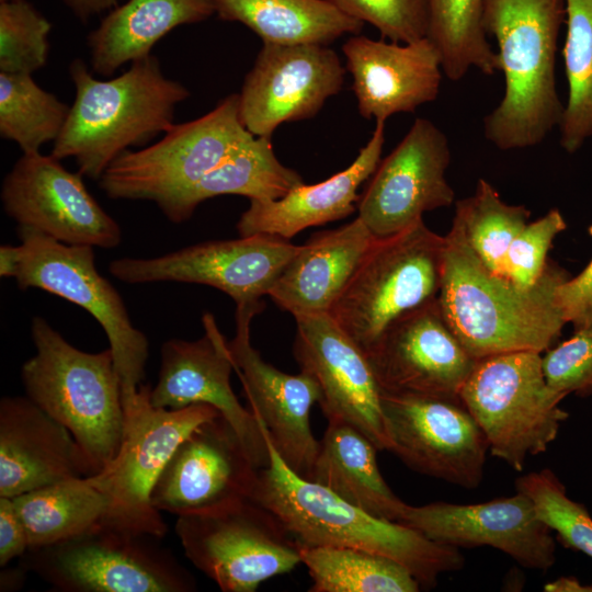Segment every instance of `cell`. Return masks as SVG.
Wrapping results in <instances>:
<instances>
[{
  "label": "cell",
  "instance_id": "6da1fadb",
  "mask_svg": "<svg viewBox=\"0 0 592 592\" xmlns=\"http://www.w3.org/2000/svg\"><path fill=\"white\" fill-rule=\"evenodd\" d=\"M568 277L550 262L530 288L492 273L468 246L454 217L445 235L439 301L451 330L474 358L521 351L543 354L566 325L555 293Z\"/></svg>",
  "mask_w": 592,
  "mask_h": 592
},
{
  "label": "cell",
  "instance_id": "7a4b0ae2",
  "mask_svg": "<svg viewBox=\"0 0 592 592\" xmlns=\"http://www.w3.org/2000/svg\"><path fill=\"white\" fill-rule=\"evenodd\" d=\"M261 430L270 459L258 469L249 498L274 513L299 545L351 547L389 557L407 567L425 589L436 587L442 574L464 568L459 548L374 516L296 474Z\"/></svg>",
  "mask_w": 592,
  "mask_h": 592
},
{
  "label": "cell",
  "instance_id": "3957f363",
  "mask_svg": "<svg viewBox=\"0 0 592 592\" xmlns=\"http://www.w3.org/2000/svg\"><path fill=\"white\" fill-rule=\"evenodd\" d=\"M69 73L75 99L50 155L73 158L78 172L93 180L132 147L168 132L178 104L190 96L181 82L163 75L152 54L107 80L94 77L80 59Z\"/></svg>",
  "mask_w": 592,
  "mask_h": 592
},
{
  "label": "cell",
  "instance_id": "277c9868",
  "mask_svg": "<svg viewBox=\"0 0 592 592\" xmlns=\"http://www.w3.org/2000/svg\"><path fill=\"white\" fill-rule=\"evenodd\" d=\"M565 20V0H483V27L497 42L504 78L503 96L483 119L498 149L535 147L558 127L556 54Z\"/></svg>",
  "mask_w": 592,
  "mask_h": 592
},
{
  "label": "cell",
  "instance_id": "5b68a950",
  "mask_svg": "<svg viewBox=\"0 0 592 592\" xmlns=\"http://www.w3.org/2000/svg\"><path fill=\"white\" fill-rule=\"evenodd\" d=\"M31 335L35 354L21 367L26 396L70 431L99 473L116 455L125 426L112 351H81L39 316Z\"/></svg>",
  "mask_w": 592,
  "mask_h": 592
},
{
  "label": "cell",
  "instance_id": "8992f818",
  "mask_svg": "<svg viewBox=\"0 0 592 592\" xmlns=\"http://www.w3.org/2000/svg\"><path fill=\"white\" fill-rule=\"evenodd\" d=\"M445 236L423 219L373 240L329 315L364 352L399 317L439 297Z\"/></svg>",
  "mask_w": 592,
  "mask_h": 592
},
{
  "label": "cell",
  "instance_id": "52a82bcc",
  "mask_svg": "<svg viewBox=\"0 0 592 592\" xmlns=\"http://www.w3.org/2000/svg\"><path fill=\"white\" fill-rule=\"evenodd\" d=\"M566 397L547 384L543 355L532 351L478 360L460 391L491 455L515 471L556 440L569 418L560 407Z\"/></svg>",
  "mask_w": 592,
  "mask_h": 592
},
{
  "label": "cell",
  "instance_id": "ba28073f",
  "mask_svg": "<svg viewBox=\"0 0 592 592\" xmlns=\"http://www.w3.org/2000/svg\"><path fill=\"white\" fill-rule=\"evenodd\" d=\"M150 389L143 384L124 406L119 448L107 465L89 478L107 501L102 524L161 539L167 525L151 504L152 489L178 445L200 424L221 414L206 403L182 409L153 407Z\"/></svg>",
  "mask_w": 592,
  "mask_h": 592
},
{
  "label": "cell",
  "instance_id": "9c48e42d",
  "mask_svg": "<svg viewBox=\"0 0 592 592\" xmlns=\"http://www.w3.org/2000/svg\"><path fill=\"white\" fill-rule=\"evenodd\" d=\"M160 538L102 523L61 542L29 548L25 566L64 592H191L193 576Z\"/></svg>",
  "mask_w": 592,
  "mask_h": 592
},
{
  "label": "cell",
  "instance_id": "30bf717a",
  "mask_svg": "<svg viewBox=\"0 0 592 592\" xmlns=\"http://www.w3.org/2000/svg\"><path fill=\"white\" fill-rule=\"evenodd\" d=\"M18 235L21 259L14 280L19 288L54 294L98 321L113 354L125 406L145 379L149 342L134 326L119 293L98 272L93 247L62 243L26 227H18Z\"/></svg>",
  "mask_w": 592,
  "mask_h": 592
},
{
  "label": "cell",
  "instance_id": "8fae6325",
  "mask_svg": "<svg viewBox=\"0 0 592 592\" xmlns=\"http://www.w3.org/2000/svg\"><path fill=\"white\" fill-rule=\"evenodd\" d=\"M251 136L232 93L205 115L174 124L155 144L122 153L99 186L112 200L150 201L163 212Z\"/></svg>",
  "mask_w": 592,
  "mask_h": 592
},
{
  "label": "cell",
  "instance_id": "7c38bea8",
  "mask_svg": "<svg viewBox=\"0 0 592 592\" xmlns=\"http://www.w3.org/2000/svg\"><path fill=\"white\" fill-rule=\"evenodd\" d=\"M186 558L224 592H253L299 563V544L270 510L243 498L179 515Z\"/></svg>",
  "mask_w": 592,
  "mask_h": 592
},
{
  "label": "cell",
  "instance_id": "4fadbf2b",
  "mask_svg": "<svg viewBox=\"0 0 592 592\" xmlns=\"http://www.w3.org/2000/svg\"><path fill=\"white\" fill-rule=\"evenodd\" d=\"M388 451L410 469L477 488L489 445L460 399L382 391Z\"/></svg>",
  "mask_w": 592,
  "mask_h": 592
},
{
  "label": "cell",
  "instance_id": "5bb4252c",
  "mask_svg": "<svg viewBox=\"0 0 592 592\" xmlns=\"http://www.w3.org/2000/svg\"><path fill=\"white\" fill-rule=\"evenodd\" d=\"M299 248L276 236H240L192 244L156 258L116 259L109 264V271L128 284L207 285L241 306L262 301Z\"/></svg>",
  "mask_w": 592,
  "mask_h": 592
},
{
  "label": "cell",
  "instance_id": "9a60e30c",
  "mask_svg": "<svg viewBox=\"0 0 592 592\" xmlns=\"http://www.w3.org/2000/svg\"><path fill=\"white\" fill-rule=\"evenodd\" d=\"M82 174L41 152L22 153L2 181L3 210L18 227L73 246L115 248L122 229L88 191Z\"/></svg>",
  "mask_w": 592,
  "mask_h": 592
},
{
  "label": "cell",
  "instance_id": "2e32d148",
  "mask_svg": "<svg viewBox=\"0 0 592 592\" xmlns=\"http://www.w3.org/2000/svg\"><path fill=\"white\" fill-rule=\"evenodd\" d=\"M447 136L430 119L417 118L395 149L379 161L357 202L360 217L376 238L395 235L426 212L455 203L446 179Z\"/></svg>",
  "mask_w": 592,
  "mask_h": 592
},
{
  "label": "cell",
  "instance_id": "e0dca14e",
  "mask_svg": "<svg viewBox=\"0 0 592 592\" xmlns=\"http://www.w3.org/2000/svg\"><path fill=\"white\" fill-rule=\"evenodd\" d=\"M264 303L236 306V334L228 341L244 396L260 426L286 465L306 478L319 451L310 411L321 394L314 377L284 373L265 362L251 343V322Z\"/></svg>",
  "mask_w": 592,
  "mask_h": 592
},
{
  "label": "cell",
  "instance_id": "ac0fdd59",
  "mask_svg": "<svg viewBox=\"0 0 592 592\" xmlns=\"http://www.w3.org/2000/svg\"><path fill=\"white\" fill-rule=\"evenodd\" d=\"M345 68L327 45L263 44L239 94V114L254 136L314 117L344 82Z\"/></svg>",
  "mask_w": 592,
  "mask_h": 592
},
{
  "label": "cell",
  "instance_id": "d6986e66",
  "mask_svg": "<svg viewBox=\"0 0 592 592\" xmlns=\"http://www.w3.org/2000/svg\"><path fill=\"white\" fill-rule=\"evenodd\" d=\"M385 392L460 399L478 360L451 330L439 297L395 320L365 352Z\"/></svg>",
  "mask_w": 592,
  "mask_h": 592
},
{
  "label": "cell",
  "instance_id": "ffe728a7",
  "mask_svg": "<svg viewBox=\"0 0 592 592\" xmlns=\"http://www.w3.org/2000/svg\"><path fill=\"white\" fill-rule=\"evenodd\" d=\"M399 523L459 549L492 547L531 570L547 571L556 562L551 530L539 519L531 499L519 491L476 504H406Z\"/></svg>",
  "mask_w": 592,
  "mask_h": 592
},
{
  "label": "cell",
  "instance_id": "44dd1931",
  "mask_svg": "<svg viewBox=\"0 0 592 592\" xmlns=\"http://www.w3.org/2000/svg\"><path fill=\"white\" fill-rule=\"evenodd\" d=\"M202 322V338L170 339L162 344L158 382L150 389V403L166 409L197 403L215 407L238 434L254 467H266L270 455L262 430L230 385L235 364L228 341L212 314L205 312Z\"/></svg>",
  "mask_w": 592,
  "mask_h": 592
},
{
  "label": "cell",
  "instance_id": "7402d4cb",
  "mask_svg": "<svg viewBox=\"0 0 592 592\" xmlns=\"http://www.w3.org/2000/svg\"><path fill=\"white\" fill-rule=\"evenodd\" d=\"M294 355L317 382L327 420L346 422L388 451L382 389L364 350L326 315L295 318Z\"/></svg>",
  "mask_w": 592,
  "mask_h": 592
},
{
  "label": "cell",
  "instance_id": "603a6c76",
  "mask_svg": "<svg viewBox=\"0 0 592 592\" xmlns=\"http://www.w3.org/2000/svg\"><path fill=\"white\" fill-rule=\"evenodd\" d=\"M257 474L238 434L218 415L178 445L152 489L151 504L178 516L210 510L249 498Z\"/></svg>",
  "mask_w": 592,
  "mask_h": 592
},
{
  "label": "cell",
  "instance_id": "cb8c5ba5",
  "mask_svg": "<svg viewBox=\"0 0 592 592\" xmlns=\"http://www.w3.org/2000/svg\"><path fill=\"white\" fill-rule=\"evenodd\" d=\"M360 114L386 122L397 113H411L440 93L442 64L426 38L411 43L351 36L342 45Z\"/></svg>",
  "mask_w": 592,
  "mask_h": 592
},
{
  "label": "cell",
  "instance_id": "d4e9b609",
  "mask_svg": "<svg viewBox=\"0 0 592 592\" xmlns=\"http://www.w3.org/2000/svg\"><path fill=\"white\" fill-rule=\"evenodd\" d=\"M95 474L70 431L27 396L1 399L0 497Z\"/></svg>",
  "mask_w": 592,
  "mask_h": 592
},
{
  "label": "cell",
  "instance_id": "484cf974",
  "mask_svg": "<svg viewBox=\"0 0 592 592\" xmlns=\"http://www.w3.org/2000/svg\"><path fill=\"white\" fill-rule=\"evenodd\" d=\"M385 123L376 122L369 140L346 169L316 184L303 183L275 201H250L237 221L238 234L271 235L289 240L304 229L354 213L360 186L373 175L380 161Z\"/></svg>",
  "mask_w": 592,
  "mask_h": 592
},
{
  "label": "cell",
  "instance_id": "4316f807",
  "mask_svg": "<svg viewBox=\"0 0 592 592\" xmlns=\"http://www.w3.org/2000/svg\"><path fill=\"white\" fill-rule=\"evenodd\" d=\"M374 239L360 217L316 234L300 244L267 296L294 318L329 314Z\"/></svg>",
  "mask_w": 592,
  "mask_h": 592
},
{
  "label": "cell",
  "instance_id": "83f0119b",
  "mask_svg": "<svg viewBox=\"0 0 592 592\" xmlns=\"http://www.w3.org/2000/svg\"><path fill=\"white\" fill-rule=\"evenodd\" d=\"M214 0H127L107 12L89 34L94 73L112 76L122 66L151 55L153 46L175 27L205 21Z\"/></svg>",
  "mask_w": 592,
  "mask_h": 592
},
{
  "label": "cell",
  "instance_id": "f1b7e54d",
  "mask_svg": "<svg viewBox=\"0 0 592 592\" xmlns=\"http://www.w3.org/2000/svg\"><path fill=\"white\" fill-rule=\"evenodd\" d=\"M378 449L353 425L328 420L319 451L305 478L374 516L399 522L405 503L383 478L376 458Z\"/></svg>",
  "mask_w": 592,
  "mask_h": 592
},
{
  "label": "cell",
  "instance_id": "f546056e",
  "mask_svg": "<svg viewBox=\"0 0 592 592\" xmlns=\"http://www.w3.org/2000/svg\"><path fill=\"white\" fill-rule=\"evenodd\" d=\"M297 171L275 156L271 137L251 136L243 140L192 189L162 213L172 223L187 220L196 207L219 195H241L249 201H275L303 184Z\"/></svg>",
  "mask_w": 592,
  "mask_h": 592
},
{
  "label": "cell",
  "instance_id": "4dcf8cb0",
  "mask_svg": "<svg viewBox=\"0 0 592 592\" xmlns=\"http://www.w3.org/2000/svg\"><path fill=\"white\" fill-rule=\"evenodd\" d=\"M214 5L220 20L246 25L263 44L328 46L364 25L331 0H214Z\"/></svg>",
  "mask_w": 592,
  "mask_h": 592
},
{
  "label": "cell",
  "instance_id": "1f68e13d",
  "mask_svg": "<svg viewBox=\"0 0 592 592\" xmlns=\"http://www.w3.org/2000/svg\"><path fill=\"white\" fill-rule=\"evenodd\" d=\"M29 539V548L73 537L102 522L104 494L89 477L47 485L12 498Z\"/></svg>",
  "mask_w": 592,
  "mask_h": 592
},
{
  "label": "cell",
  "instance_id": "d6a6232c",
  "mask_svg": "<svg viewBox=\"0 0 592 592\" xmlns=\"http://www.w3.org/2000/svg\"><path fill=\"white\" fill-rule=\"evenodd\" d=\"M311 577L310 592H418L421 585L400 562L363 549L299 545Z\"/></svg>",
  "mask_w": 592,
  "mask_h": 592
},
{
  "label": "cell",
  "instance_id": "836d02e7",
  "mask_svg": "<svg viewBox=\"0 0 592 592\" xmlns=\"http://www.w3.org/2000/svg\"><path fill=\"white\" fill-rule=\"evenodd\" d=\"M426 38L440 54L447 79L458 81L471 68L486 76L499 71L482 23L483 0H428Z\"/></svg>",
  "mask_w": 592,
  "mask_h": 592
},
{
  "label": "cell",
  "instance_id": "e575fe53",
  "mask_svg": "<svg viewBox=\"0 0 592 592\" xmlns=\"http://www.w3.org/2000/svg\"><path fill=\"white\" fill-rule=\"evenodd\" d=\"M568 96L558 125L560 146L574 153L592 137V0H565Z\"/></svg>",
  "mask_w": 592,
  "mask_h": 592
},
{
  "label": "cell",
  "instance_id": "d590c367",
  "mask_svg": "<svg viewBox=\"0 0 592 592\" xmlns=\"http://www.w3.org/2000/svg\"><path fill=\"white\" fill-rule=\"evenodd\" d=\"M70 106L41 88L32 75L0 72V135L22 153L39 152L59 136Z\"/></svg>",
  "mask_w": 592,
  "mask_h": 592
},
{
  "label": "cell",
  "instance_id": "8d00e7d4",
  "mask_svg": "<svg viewBox=\"0 0 592 592\" xmlns=\"http://www.w3.org/2000/svg\"><path fill=\"white\" fill-rule=\"evenodd\" d=\"M454 217L459 221L468 246L483 265L504 276V257L528 223L531 210L524 205L505 203L490 182L479 179L473 195L455 202Z\"/></svg>",
  "mask_w": 592,
  "mask_h": 592
},
{
  "label": "cell",
  "instance_id": "74e56055",
  "mask_svg": "<svg viewBox=\"0 0 592 592\" xmlns=\"http://www.w3.org/2000/svg\"><path fill=\"white\" fill-rule=\"evenodd\" d=\"M515 490L527 496L539 519L567 548L592 559V516L549 468L532 471L515 479Z\"/></svg>",
  "mask_w": 592,
  "mask_h": 592
},
{
  "label": "cell",
  "instance_id": "f35d334b",
  "mask_svg": "<svg viewBox=\"0 0 592 592\" xmlns=\"http://www.w3.org/2000/svg\"><path fill=\"white\" fill-rule=\"evenodd\" d=\"M50 30L29 1H0V72L32 75L44 67Z\"/></svg>",
  "mask_w": 592,
  "mask_h": 592
},
{
  "label": "cell",
  "instance_id": "ab89813d",
  "mask_svg": "<svg viewBox=\"0 0 592 592\" xmlns=\"http://www.w3.org/2000/svg\"><path fill=\"white\" fill-rule=\"evenodd\" d=\"M566 228L567 223L557 208L549 209L532 223L528 221L506 251L504 276L524 288L538 283L549 263L548 252L556 237Z\"/></svg>",
  "mask_w": 592,
  "mask_h": 592
},
{
  "label": "cell",
  "instance_id": "60d3db41",
  "mask_svg": "<svg viewBox=\"0 0 592 592\" xmlns=\"http://www.w3.org/2000/svg\"><path fill=\"white\" fill-rule=\"evenodd\" d=\"M345 14L375 26L384 38L411 43L426 37L428 0H331Z\"/></svg>",
  "mask_w": 592,
  "mask_h": 592
},
{
  "label": "cell",
  "instance_id": "b9f144b4",
  "mask_svg": "<svg viewBox=\"0 0 592 592\" xmlns=\"http://www.w3.org/2000/svg\"><path fill=\"white\" fill-rule=\"evenodd\" d=\"M543 355L547 384L566 396H592V322Z\"/></svg>",
  "mask_w": 592,
  "mask_h": 592
},
{
  "label": "cell",
  "instance_id": "7bdbcfd3",
  "mask_svg": "<svg viewBox=\"0 0 592 592\" xmlns=\"http://www.w3.org/2000/svg\"><path fill=\"white\" fill-rule=\"evenodd\" d=\"M588 232L592 237V225ZM555 299L566 323H571L573 329L592 322V259L578 275L557 286Z\"/></svg>",
  "mask_w": 592,
  "mask_h": 592
},
{
  "label": "cell",
  "instance_id": "ee69618b",
  "mask_svg": "<svg viewBox=\"0 0 592 592\" xmlns=\"http://www.w3.org/2000/svg\"><path fill=\"white\" fill-rule=\"evenodd\" d=\"M27 549V534L12 498L0 497V566H5Z\"/></svg>",
  "mask_w": 592,
  "mask_h": 592
},
{
  "label": "cell",
  "instance_id": "f6af8a7d",
  "mask_svg": "<svg viewBox=\"0 0 592 592\" xmlns=\"http://www.w3.org/2000/svg\"><path fill=\"white\" fill-rule=\"evenodd\" d=\"M71 12L82 22L92 16L110 11L117 5L118 0H61Z\"/></svg>",
  "mask_w": 592,
  "mask_h": 592
},
{
  "label": "cell",
  "instance_id": "bcb514c9",
  "mask_svg": "<svg viewBox=\"0 0 592 592\" xmlns=\"http://www.w3.org/2000/svg\"><path fill=\"white\" fill-rule=\"evenodd\" d=\"M20 259V246L2 244L0 247V276L14 278Z\"/></svg>",
  "mask_w": 592,
  "mask_h": 592
},
{
  "label": "cell",
  "instance_id": "7dc6e473",
  "mask_svg": "<svg viewBox=\"0 0 592 592\" xmlns=\"http://www.w3.org/2000/svg\"><path fill=\"white\" fill-rule=\"evenodd\" d=\"M543 588L546 592H592V584H584L574 577H559Z\"/></svg>",
  "mask_w": 592,
  "mask_h": 592
},
{
  "label": "cell",
  "instance_id": "c3c4849f",
  "mask_svg": "<svg viewBox=\"0 0 592 592\" xmlns=\"http://www.w3.org/2000/svg\"><path fill=\"white\" fill-rule=\"evenodd\" d=\"M0 1H5V0H0Z\"/></svg>",
  "mask_w": 592,
  "mask_h": 592
}]
</instances>
